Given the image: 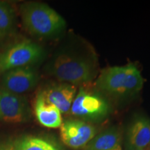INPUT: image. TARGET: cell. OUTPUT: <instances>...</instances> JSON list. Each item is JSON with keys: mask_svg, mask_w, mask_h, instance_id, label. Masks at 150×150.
<instances>
[{"mask_svg": "<svg viewBox=\"0 0 150 150\" xmlns=\"http://www.w3.org/2000/svg\"><path fill=\"white\" fill-rule=\"evenodd\" d=\"M145 80L133 63L104 69L95 86L99 91L115 97L131 96L141 91Z\"/></svg>", "mask_w": 150, "mask_h": 150, "instance_id": "cell-1", "label": "cell"}, {"mask_svg": "<svg viewBox=\"0 0 150 150\" xmlns=\"http://www.w3.org/2000/svg\"><path fill=\"white\" fill-rule=\"evenodd\" d=\"M20 14L26 29L38 37L53 36L59 33L65 25L64 19L45 4H24L20 8Z\"/></svg>", "mask_w": 150, "mask_h": 150, "instance_id": "cell-2", "label": "cell"}, {"mask_svg": "<svg viewBox=\"0 0 150 150\" xmlns=\"http://www.w3.org/2000/svg\"><path fill=\"white\" fill-rule=\"evenodd\" d=\"M53 74L63 83L73 86H83L93 81L95 71L89 62L61 54L52 66Z\"/></svg>", "mask_w": 150, "mask_h": 150, "instance_id": "cell-3", "label": "cell"}, {"mask_svg": "<svg viewBox=\"0 0 150 150\" xmlns=\"http://www.w3.org/2000/svg\"><path fill=\"white\" fill-rule=\"evenodd\" d=\"M43 54L38 45L30 40H22L13 45L0 55V72H5L38 61Z\"/></svg>", "mask_w": 150, "mask_h": 150, "instance_id": "cell-4", "label": "cell"}, {"mask_svg": "<svg viewBox=\"0 0 150 150\" xmlns=\"http://www.w3.org/2000/svg\"><path fill=\"white\" fill-rule=\"evenodd\" d=\"M108 110V104L104 99L81 88L75 96L70 112L76 117L95 119L106 115Z\"/></svg>", "mask_w": 150, "mask_h": 150, "instance_id": "cell-5", "label": "cell"}, {"mask_svg": "<svg viewBox=\"0 0 150 150\" xmlns=\"http://www.w3.org/2000/svg\"><path fill=\"white\" fill-rule=\"evenodd\" d=\"M60 129L62 141L74 149L83 148L96 134V129L93 125L79 120L65 121Z\"/></svg>", "mask_w": 150, "mask_h": 150, "instance_id": "cell-6", "label": "cell"}, {"mask_svg": "<svg viewBox=\"0 0 150 150\" xmlns=\"http://www.w3.org/2000/svg\"><path fill=\"white\" fill-rule=\"evenodd\" d=\"M28 114L25 99L0 86V119L8 123H20L26 120Z\"/></svg>", "mask_w": 150, "mask_h": 150, "instance_id": "cell-7", "label": "cell"}, {"mask_svg": "<svg viewBox=\"0 0 150 150\" xmlns=\"http://www.w3.org/2000/svg\"><path fill=\"white\" fill-rule=\"evenodd\" d=\"M38 81V76L29 65L5 72L2 77V87L11 93L20 95L33 88Z\"/></svg>", "mask_w": 150, "mask_h": 150, "instance_id": "cell-8", "label": "cell"}, {"mask_svg": "<svg viewBox=\"0 0 150 150\" xmlns=\"http://www.w3.org/2000/svg\"><path fill=\"white\" fill-rule=\"evenodd\" d=\"M47 102L54 105L61 113L70 112L76 95V86L66 83L54 84L40 92Z\"/></svg>", "mask_w": 150, "mask_h": 150, "instance_id": "cell-9", "label": "cell"}, {"mask_svg": "<svg viewBox=\"0 0 150 150\" xmlns=\"http://www.w3.org/2000/svg\"><path fill=\"white\" fill-rule=\"evenodd\" d=\"M35 114L39 123L47 128H59L63 124L61 111L47 102L40 93L35 99Z\"/></svg>", "mask_w": 150, "mask_h": 150, "instance_id": "cell-10", "label": "cell"}, {"mask_svg": "<svg viewBox=\"0 0 150 150\" xmlns=\"http://www.w3.org/2000/svg\"><path fill=\"white\" fill-rule=\"evenodd\" d=\"M127 143L131 150H145L150 145V120L140 117L131 124L128 131Z\"/></svg>", "mask_w": 150, "mask_h": 150, "instance_id": "cell-11", "label": "cell"}, {"mask_svg": "<svg viewBox=\"0 0 150 150\" xmlns=\"http://www.w3.org/2000/svg\"><path fill=\"white\" fill-rule=\"evenodd\" d=\"M122 134L118 128H111L94 138L81 150H122Z\"/></svg>", "mask_w": 150, "mask_h": 150, "instance_id": "cell-12", "label": "cell"}, {"mask_svg": "<svg viewBox=\"0 0 150 150\" xmlns=\"http://www.w3.org/2000/svg\"><path fill=\"white\" fill-rule=\"evenodd\" d=\"M15 23L16 16L13 7L6 1H0V43L12 35Z\"/></svg>", "mask_w": 150, "mask_h": 150, "instance_id": "cell-13", "label": "cell"}, {"mask_svg": "<svg viewBox=\"0 0 150 150\" xmlns=\"http://www.w3.org/2000/svg\"><path fill=\"white\" fill-rule=\"evenodd\" d=\"M15 150H59L47 140L36 137H26L15 143Z\"/></svg>", "mask_w": 150, "mask_h": 150, "instance_id": "cell-14", "label": "cell"}, {"mask_svg": "<svg viewBox=\"0 0 150 150\" xmlns=\"http://www.w3.org/2000/svg\"><path fill=\"white\" fill-rule=\"evenodd\" d=\"M0 150H15V143L11 142H1Z\"/></svg>", "mask_w": 150, "mask_h": 150, "instance_id": "cell-15", "label": "cell"}]
</instances>
